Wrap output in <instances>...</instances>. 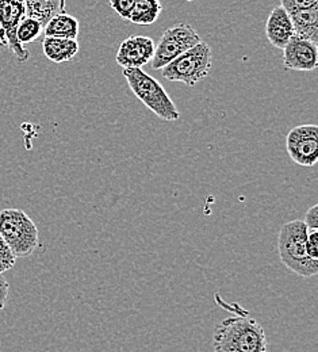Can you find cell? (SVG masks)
I'll return each mask as SVG.
<instances>
[{"label":"cell","instance_id":"8","mask_svg":"<svg viewBox=\"0 0 318 352\" xmlns=\"http://www.w3.org/2000/svg\"><path fill=\"white\" fill-rule=\"evenodd\" d=\"M286 149L291 160L302 167H313L318 160V126L301 125L287 134Z\"/></svg>","mask_w":318,"mask_h":352},{"label":"cell","instance_id":"21","mask_svg":"<svg viewBox=\"0 0 318 352\" xmlns=\"http://www.w3.org/2000/svg\"><path fill=\"white\" fill-rule=\"evenodd\" d=\"M306 254L310 259L318 262V230H308Z\"/></svg>","mask_w":318,"mask_h":352},{"label":"cell","instance_id":"3","mask_svg":"<svg viewBox=\"0 0 318 352\" xmlns=\"http://www.w3.org/2000/svg\"><path fill=\"white\" fill-rule=\"evenodd\" d=\"M130 89L137 98L159 118L172 122L181 117L179 110L167 94L164 87L141 68H130L122 71Z\"/></svg>","mask_w":318,"mask_h":352},{"label":"cell","instance_id":"10","mask_svg":"<svg viewBox=\"0 0 318 352\" xmlns=\"http://www.w3.org/2000/svg\"><path fill=\"white\" fill-rule=\"evenodd\" d=\"M283 65L288 71H315L318 65L317 45L294 36L283 47Z\"/></svg>","mask_w":318,"mask_h":352},{"label":"cell","instance_id":"23","mask_svg":"<svg viewBox=\"0 0 318 352\" xmlns=\"http://www.w3.org/2000/svg\"><path fill=\"white\" fill-rule=\"evenodd\" d=\"M8 292H10V285L5 280V278L3 276V274H0V311L4 309L5 304H7Z\"/></svg>","mask_w":318,"mask_h":352},{"label":"cell","instance_id":"4","mask_svg":"<svg viewBox=\"0 0 318 352\" xmlns=\"http://www.w3.org/2000/svg\"><path fill=\"white\" fill-rule=\"evenodd\" d=\"M0 236L16 259L30 256L40 243L37 225L21 209L0 210Z\"/></svg>","mask_w":318,"mask_h":352},{"label":"cell","instance_id":"9","mask_svg":"<svg viewBox=\"0 0 318 352\" xmlns=\"http://www.w3.org/2000/svg\"><path fill=\"white\" fill-rule=\"evenodd\" d=\"M155 54V43L145 36H130L120 45L117 63L122 69L142 68L152 61Z\"/></svg>","mask_w":318,"mask_h":352},{"label":"cell","instance_id":"14","mask_svg":"<svg viewBox=\"0 0 318 352\" xmlns=\"http://www.w3.org/2000/svg\"><path fill=\"white\" fill-rule=\"evenodd\" d=\"M43 50L47 60L60 64L71 61L78 54L79 43L78 40L45 37L43 41Z\"/></svg>","mask_w":318,"mask_h":352},{"label":"cell","instance_id":"15","mask_svg":"<svg viewBox=\"0 0 318 352\" xmlns=\"http://www.w3.org/2000/svg\"><path fill=\"white\" fill-rule=\"evenodd\" d=\"M45 37L76 40L79 36V22L67 12L53 16L44 28Z\"/></svg>","mask_w":318,"mask_h":352},{"label":"cell","instance_id":"17","mask_svg":"<svg viewBox=\"0 0 318 352\" xmlns=\"http://www.w3.org/2000/svg\"><path fill=\"white\" fill-rule=\"evenodd\" d=\"M44 33V26L29 16H25L16 29V40L22 46L36 43Z\"/></svg>","mask_w":318,"mask_h":352},{"label":"cell","instance_id":"16","mask_svg":"<svg viewBox=\"0 0 318 352\" xmlns=\"http://www.w3.org/2000/svg\"><path fill=\"white\" fill-rule=\"evenodd\" d=\"M163 11L160 0H136L129 21L135 25L149 26L155 23Z\"/></svg>","mask_w":318,"mask_h":352},{"label":"cell","instance_id":"11","mask_svg":"<svg viewBox=\"0 0 318 352\" xmlns=\"http://www.w3.org/2000/svg\"><path fill=\"white\" fill-rule=\"evenodd\" d=\"M266 34L273 47L282 49L295 36L290 15L280 6L275 7L266 23Z\"/></svg>","mask_w":318,"mask_h":352},{"label":"cell","instance_id":"1","mask_svg":"<svg viewBox=\"0 0 318 352\" xmlns=\"http://www.w3.org/2000/svg\"><path fill=\"white\" fill-rule=\"evenodd\" d=\"M214 352H267L263 327L249 317H231L220 322L213 333Z\"/></svg>","mask_w":318,"mask_h":352},{"label":"cell","instance_id":"6","mask_svg":"<svg viewBox=\"0 0 318 352\" xmlns=\"http://www.w3.org/2000/svg\"><path fill=\"white\" fill-rule=\"evenodd\" d=\"M201 41L199 34L190 25L179 23L167 29L161 34L157 45H155V54L150 61L152 68L155 71H161L184 52L190 50Z\"/></svg>","mask_w":318,"mask_h":352},{"label":"cell","instance_id":"19","mask_svg":"<svg viewBox=\"0 0 318 352\" xmlns=\"http://www.w3.org/2000/svg\"><path fill=\"white\" fill-rule=\"evenodd\" d=\"M315 6H318V0H280V7L284 8L287 14L308 10Z\"/></svg>","mask_w":318,"mask_h":352},{"label":"cell","instance_id":"18","mask_svg":"<svg viewBox=\"0 0 318 352\" xmlns=\"http://www.w3.org/2000/svg\"><path fill=\"white\" fill-rule=\"evenodd\" d=\"M16 262V258L12 255L11 250L0 236V274L11 270Z\"/></svg>","mask_w":318,"mask_h":352},{"label":"cell","instance_id":"12","mask_svg":"<svg viewBox=\"0 0 318 352\" xmlns=\"http://www.w3.org/2000/svg\"><path fill=\"white\" fill-rule=\"evenodd\" d=\"M297 37L318 44V6L288 14Z\"/></svg>","mask_w":318,"mask_h":352},{"label":"cell","instance_id":"20","mask_svg":"<svg viewBox=\"0 0 318 352\" xmlns=\"http://www.w3.org/2000/svg\"><path fill=\"white\" fill-rule=\"evenodd\" d=\"M136 0H110V6L111 8L122 18V19H128L130 18V14L135 8Z\"/></svg>","mask_w":318,"mask_h":352},{"label":"cell","instance_id":"2","mask_svg":"<svg viewBox=\"0 0 318 352\" xmlns=\"http://www.w3.org/2000/svg\"><path fill=\"white\" fill-rule=\"evenodd\" d=\"M306 240L308 228L304 221L286 222L279 230L277 251L286 268L302 278H312L318 274V262L308 256Z\"/></svg>","mask_w":318,"mask_h":352},{"label":"cell","instance_id":"22","mask_svg":"<svg viewBox=\"0 0 318 352\" xmlns=\"http://www.w3.org/2000/svg\"><path fill=\"white\" fill-rule=\"evenodd\" d=\"M305 226L308 228V230H318V206L315 205L312 206L306 214H305V220H304Z\"/></svg>","mask_w":318,"mask_h":352},{"label":"cell","instance_id":"7","mask_svg":"<svg viewBox=\"0 0 318 352\" xmlns=\"http://www.w3.org/2000/svg\"><path fill=\"white\" fill-rule=\"evenodd\" d=\"M26 16L23 0H0V46H7L19 63H26L29 50L16 40V29Z\"/></svg>","mask_w":318,"mask_h":352},{"label":"cell","instance_id":"13","mask_svg":"<svg viewBox=\"0 0 318 352\" xmlns=\"http://www.w3.org/2000/svg\"><path fill=\"white\" fill-rule=\"evenodd\" d=\"M26 16L38 21L44 28L56 15L65 12L67 0H23Z\"/></svg>","mask_w":318,"mask_h":352},{"label":"cell","instance_id":"5","mask_svg":"<svg viewBox=\"0 0 318 352\" xmlns=\"http://www.w3.org/2000/svg\"><path fill=\"white\" fill-rule=\"evenodd\" d=\"M213 64L212 47L201 41L161 69L164 79L192 87L209 76Z\"/></svg>","mask_w":318,"mask_h":352}]
</instances>
